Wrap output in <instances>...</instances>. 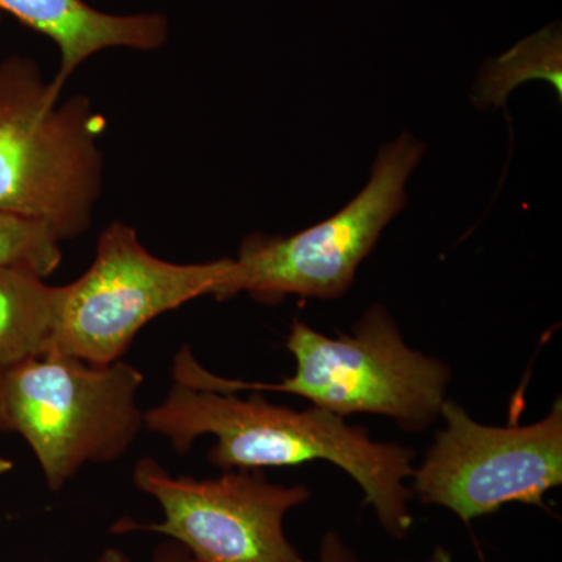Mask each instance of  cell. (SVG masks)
<instances>
[{
    "label": "cell",
    "mask_w": 562,
    "mask_h": 562,
    "mask_svg": "<svg viewBox=\"0 0 562 562\" xmlns=\"http://www.w3.org/2000/svg\"><path fill=\"white\" fill-rule=\"evenodd\" d=\"M144 425L184 453L201 436L216 438L209 454L222 471L292 468L330 462L361 487L380 527L403 541L412 531V480L416 452L412 447L375 441L368 430L324 409L273 405L260 394L177 382L161 405L144 414Z\"/></svg>",
    "instance_id": "obj_1"
},
{
    "label": "cell",
    "mask_w": 562,
    "mask_h": 562,
    "mask_svg": "<svg viewBox=\"0 0 562 562\" xmlns=\"http://www.w3.org/2000/svg\"><path fill=\"white\" fill-rule=\"evenodd\" d=\"M286 349L295 371L280 383L222 379L205 371L187 347L177 355L173 376L176 382L217 391L299 395L344 419L372 414L405 431H424L441 419L452 371L439 358L408 346L382 305L371 306L346 335L328 336L294 321Z\"/></svg>",
    "instance_id": "obj_2"
},
{
    "label": "cell",
    "mask_w": 562,
    "mask_h": 562,
    "mask_svg": "<svg viewBox=\"0 0 562 562\" xmlns=\"http://www.w3.org/2000/svg\"><path fill=\"white\" fill-rule=\"evenodd\" d=\"M61 92L31 57L0 63V213L66 241L87 232L101 198L106 122L90 99Z\"/></svg>",
    "instance_id": "obj_3"
},
{
    "label": "cell",
    "mask_w": 562,
    "mask_h": 562,
    "mask_svg": "<svg viewBox=\"0 0 562 562\" xmlns=\"http://www.w3.org/2000/svg\"><path fill=\"white\" fill-rule=\"evenodd\" d=\"M143 373L127 362L94 364L41 355L0 371V431L31 446L52 491L88 462L117 460L144 427Z\"/></svg>",
    "instance_id": "obj_4"
},
{
    "label": "cell",
    "mask_w": 562,
    "mask_h": 562,
    "mask_svg": "<svg viewBox=\"0 0 562 562\" xmlns=\"http://www.w3.org/2000/svg\"><path fill=\"white\" fill-rule=\"evenodd\" d=\"M412 135L383 146L371 179L328 220L291 236H247L213 297L227 301L247 292L276 305L290 295L336 301L353 284L386 225L406 205V183L424 155Z\"/></svg>",
    "instance_id": "obj_5"
},
{
    "label": "cell",
    "mask_w": 562,
    "mask_h": 562,
    "mask_svg": "<svg viewBox=\"0 0 562 562\" xmlns=\"http://www.w3.org/2000/svg\"><path fill=\"white\" fill-rule=\"evenodd\" d=\"M232 258L177 265L151 255L135 228L113 222L102 233L94 261L61 286L54 350L94 364L120 361L155 317L214 295Z\"/></svg>",
    "instance_id": "obj_6"
},
{
    "label": "cell",
    "mask_w": 562,
    "mask_h": 562,
    "mask_svg": "<svg viewBox=\"0 0 562 562\" xmlns=\"http://www.w3.org/2000/svg\"><path fill=\"white\" fill-rule=\"evenodd\" d=\"M436 435L412 475L413 497L464 524L512 503L541 506L562 484V402L528 425L480 424L447 398Z\"/></svg>",
    "instance_id": "obj_7"
},
{
    "label": "cell",
    "mask_w": 562,
    "mask_h": 562,
    "mask_svg": "<svg viewBox=\"0 0 562 562\" xmlns=\"http://www.w3.org/2000/svg\"><path fill=\"white\" fill-rule=\"evenodd\" d=\"M136 487L162 509V522L117 524L114 531L143 530L168 536L198 562H313L284 531L292 509L312 492L303 484L271 483L260 472L225 471L220 479L169 475L157 461L136 465Z\"/></svg>",
    "instance_id": "obj_8"
},
{
    "label": "cell",
    "mask_w": 562,
    "mask_h": 562,
    "mask_svg": "<svg viewBox=\"0 0 562 562\" xmlns=\"http://www.w3.org/2000/svg\"><path fill=\"white\" fill-rule=\"evenodd\" d=\"M0 13L10 14L58 47L60 69L54 81L61 90L99 52H155L166 46L171 32L165 14L103 13L83 0H0Z\"/></svg>",
    "instance_id": "obj_9"
},
{
    "label": "cell",
    "mask_w": 562,
    "mask_h": 562,
    "mask_svg": "<svg viewBox=\"0 0 562 562\" xmlns=\"http://www.w3.org/2000/svg\"><path fill=\"white\" fill-rule=\"evenodd\" d=\"M61 286L38 273L0 266V371L54 350Z\"/></svg>",
    "instance_id": "obj_10"
},
{
    "label": "cell",
    "mask_w": 562,
    "mask_h": 562,
    "mask_svg": "<svg viewBox=\"0 0 562 562\" xmlns=\"http://www.w3.org/2000/svg\"><path fill=\"white\" fill-rule=\"evenodd\" d=\"M561 74L560 35L542 32L492 63L480 83L479 99L501 105L517 85L535 79L549 81L561 98Z\"/></svg>",
    "instance_id": "obj_11"
},
{
    "label": "cell",
    "mask_w": 562,
    "mask_h": 562,
    "mask_svg": "<svg viewBox=\"0 0 562 562\" xmlns=\"http://www.w3.org/2000/svg\"><path fill=\"white\" fill-rule=\"evenodd\" d=\"M60 244L41 222L0 213V266L31 269L46 279L60 266Z\"/></svg>",
    "instance_id": "obj_12"
},
{
    "label": "cell",
    "mask_w": 562,
    "mask_h": 562,
    "mask_svg": "<svg viewBox=\"0 0 562 562\" xmlns=\"http://www.w3.org/2000/svg\"><path fill=\"white\" fill-rule=\"evenodd\" d=\"M313 562H379L362 560L338 531H328L322 536L317 547V558ZM405 562V561H395Z\"/></svg>",
    "instance_id": "obj_13"
},
{
    "label": "cell",
    "mask_w": 562,
    "mask_h": 562,
    "mask_svg": "<svg viewBox=\"0 0 562 562\" xmlns=\"http://www.w3.org/2000/svg\"><path fill=\"white\" fill-rule=\"evenodd\" d=\"M95 562H132L125 557L124 553L120 552L116 549H109L105 553H102V557L99 558ZM149 562H198L194 558L191 557V553L188 550H184L180 543L177 542H168L162 543L161 547H158L157 552H155L154 558Z\"/></svg>",
    "instance_id": "obj_14"
},
{
    "label": "cell",
    "mask_w": 562,
    "mask_h": 562,
    "mask_svg": "<svg viewBox=\"0 0 562 562\" xmlns=\"http://www.w3.org/2000/svg\"><path fill=\"white\" fill-rule=\"evenodd\" d=\"M425 562H453L452 553L446 547H436Z\"/></svg>",
    "instance_id": "obj_15"
},
{
    "label": "cell",
    "mask_w": 562,
    "mask_h": 562,
    "mask_svg": "<svg viewBox=\"0 0 562 562\" xmlns=\"http://www.w3.org/2000/svg\"><path fill=\"white\" fill-rule=\"evenodd\" d=\"M13 469V462L10 460H5V458L0 457V475L3 473L10 472Z\"/></svg>",
    "instance_id": "obj_16"
}]
</instances>
